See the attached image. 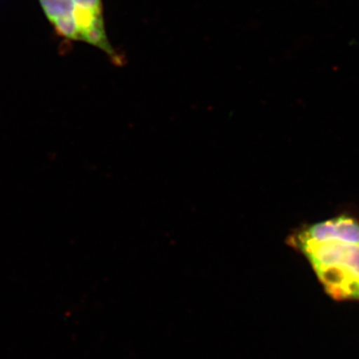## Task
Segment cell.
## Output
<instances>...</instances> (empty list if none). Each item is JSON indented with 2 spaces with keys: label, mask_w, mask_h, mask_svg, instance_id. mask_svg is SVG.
Here are the masks:
<instances>
[{
  "label": "cell",
  "mask_w": 359,
  "mask_h": 359,
  "mask_svg": "<svg viewBox=\"0 0 359 359\" xmlns=\"http://www.w3.org/2000/svg\"><path fill=\"white\" fill-rule=\"evenodd\" d=\"M287 244L306 257L330 297L335 301H359V244L314 242L292 233Z\"/></svg>",
  "instance_id": "obj_1"
},
{
  "label": "cell",
  "mask_w": 359,
  "mask_h": 359,
  "mask_svg": "<svg viewBox=\"0 0 359 359\" xmlns=\"http://www.w3.org/2000/svg\"><path fill=\"white\" fill-rule=\"evenodd\" d=\"M292 235L314 242L339 241L359 244V219L353 215L342 214L327 221L302 226Z\"/></svg>",
  "instance_id": "obj_2"
},
{
  "label": "cell",
  "mask_w": 359,
  "mask_h": 359,
  "mask_svg": "<svg viewBox=\"0 0 359 359\" xmlns=\"http://www.w3.org/2000/svg\"><path fill=\"white\" fill-rule=\"evenodd\" d=\"M75 6L103 11L102 0H73Z\"/></svg>",
  "instance_id": "obj_5"
},
{
  "label": "cell",
  "mask_w": 359,
  "mask_h": 359,
  "mask_svg": "<svg viewBox=\"0 0 359 359\" xmlns=\"http://www.w3.org/2000/svg\"><path fill=\"white\" fill-rule=\"evenodd\" d=\"M55 26L56 32L61 36L71 40H80L79 29L74 20V16H66V18H60L53 23Z\"/></svg>",
  "instance_id": "obj_4"
},
{
  "label": "cell",
  "mask_w": 359,
  "mask_h": 359,
  "mask_svg": "<svg viewBox=\"0 0 359 359\" xmlns=\"http://www.w3.org/2000/svg\"><path fill=\"white\" fill-rule=\"evenodd\" d=\"M39 2L52 25L60 18L72 15L74 11L73 0H39Z\"/></svg>",
  "instance_id": "obj_3"
}]
</instances>
